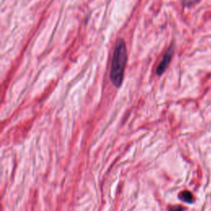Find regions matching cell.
<instances>
[{
    "label": "cell",
    "instance_id": "cell-1",
    "mask_svg": "<svg viewBox=\"0 0 211 211\" xmlns=\"http://www.w3.org/2000/svg\"><path fill=\"white\" fill-rule=\"evenodd\" d=\"M127 62V49L124 40L120 38L116 41L114 49L110 78L113 85L121 87L124 78V73Z\"/></svg>",
    "mask_w": 211,
    "mask_h": 211
},
{
    "label": "cell",
    "instance_id": "cell-2",
    "mask_svg": "<svg viewBox=\"0 0 211 211\" xmlns=\"http://www.w3.org/2000/svg\"><path fill=\"white\" fill-rule=\"evenodd\" d=\"M173 54L174 46L172 45V46L168 48V50L166 51L163 57V60L160 62V64H158V68H157L156 73H157L158 75H161V74L166 70V69L168 68V66L170 62L172 60V58L173 56Z\"/></svg>",
    "mask_w": 211,
    "mask_h": 211
},
{
    "label": "cell",
    "instance_id": "cell-3",
    "mask_svg": "<svg viewBox=\"0 0 211 211\" xmlns=\"http://www.w3.org/2000/svg\"><path fill=\"white\" fill-rule=\"evenodd\" d=\"M179 198L185 202H187V203H192L193 201V196L191 193L188 191H182L179 195Z\"/></svg>",
    "mask_w": 211,
    "mask_h": 211
},
{
    "label": "cell",
    "instance_id": "cell-4",
    "mask_svg": "<svg viewBox=\"0 0 211 211\" xmlns=\"http://www.w3.org/2000/svg\"><path fill=\"white\" fill-rule=\"evenodd\" d=\"M199 2V0H183V5L185 7H191Z\"/></svg>",
    "mask_w": 211,
    "mask_h": 211
},
{
    "label": "cell",
    "instance_id": "cell-5",
    "mask_svg": "<svg viewBox=\"0 0 211 211\" xmlns=\"http://www.w3.org/2000/svg\"><path fill=\"white\" fill-rule=\"evenodd\" d=\"M184 210V208L182 206H174L171 207L169 209L168 211H183Z\"/></svg>",
    "mask_w": 211,
    "mask_h": 211
}]
</instances>
